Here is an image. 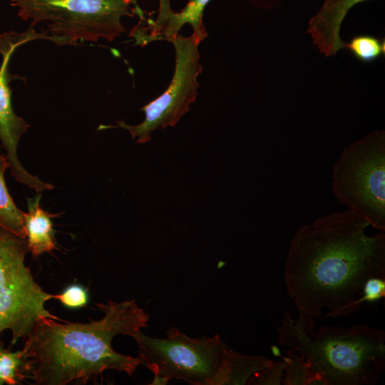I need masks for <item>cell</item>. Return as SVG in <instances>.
I'll use <instances>...</instances> for the list:
<instances>
[{"label": "cell", "mask_w": 385, "mask_h": 385, "mask_svg": "<svg viewBox=\"0 0 385 385\" xmlns=\"http://www.w3.org/2000/svg\"><path fill=\"white\" fill-rule=\"evenodd\" d=\"M369 226L361 215L346 210L319 217L295 232L284 281L308 331L324 309L329 318L358 312L366 281L385 278V234L368 235Z\"/></svg>", "instance_id": "1"}, {"label": "cell", "mask_w": 385, "mask_h": 385, "mask_svg": "<svg viewBox=\"0 0 385 385\" xmlns=\"http://www.w3.org/2000/svg\"><path fill=\"white\" fill-rule=\"evenodd\" d=\"M102 318L88 323L38 319L23 347L30 378L36 385L85 384L107 370L133 376L140 365L138 357L115 351L113 339L133 337L148 327L149 315L135 299L98 303Z\"/></svg>", "instance_id": "2"}, {"label": "cell", "mask_w": 385, "mask_h": 385, "mask_svg": "<svg viewBox=\"0 0 385 385\" xmlns=\"http://www.w3.org/2000/svg\"><path fill=\"white\" fill-rule=\"evenodd\" d=\"M277 339L298 353L328 385H371L385 370V332L366 324L324 325L308 333L300 316L284 314Z\"/></svg>", "instance_id": "3"}, {"label": "cell", "mask_w": 385, "mask_h": 385, "mask_svg": "<svg viewBox=\"0 0 385 385\" xmlns=\"http://www.w3.org/2000/svg\"><path fill=\"white\" fill-rule=\"evenodd\" d=\"M10 4L31 26L46 22L47 31L43 33L61 46L100 39L113 42L125 32L122 18L138 14L130 6L135 4L133 0H10Z\"/></svg>", "instance_id": "4"}, {"label": "cell", "mask_w": 385, "mask_h": 385, "mask_svg": "<svg viewBox=\"0 0 385 385\" xmlns=\"http://www.w3.org/2000/svg\"><path fill=\"white\" fill-rule=\"evenodd\" d=\"M332 190L348 210L384 232V130H376L342 150L333 167Z\"/></svg>", "instance_id": "5"}, {"label": "cell", "mask_w": 385, "mask_h": 385, "mask_svg": "<svg viewBox=\"0 0 385 385\" xmlns=\"http://www.w3.org/2000/svg\"><path fill=\"white\" fill-rule=\"evenodd\" d=\"M29 251L26 238L0 226V332H11V344L26 339L40 319L66 321L46 309L54 294L44 292L25 265Z\"/></svg>", "instance_id": "6"}, {"label": "cell", "mask_w": 385, "mask_h": 385, "mask_svg": "<svg viewBox=\"0 0 385 385\" xmlns=\"http://www.w3.org/2000/svg\"><path fill=\"white\" fill-rule=\"evenodd\" d=\"M138 359L153 374L180 379L191 385H205L217 372L228 346L218 334L192 338L175 327L167 338L150 337L139 332Z\"/></svg>", "instance_id": "7"}, {"label": "cell", "mask_w": 385, "mask_h": 385, "mask_svg": "<svg viewBox=\"0 0 385 385\" xmlns=\"http://www.w3.org/2000/svg\"><path fill=\"white\" fill-rule=\"evenodd\" d=\"M202 41L194 34L185 37L178 34L172 41L175 51L174 73L167 89L157 98L140 108L145 119L131 125L123 120L115 125H101L98 130L120 128L129 132L132 139L143 144L148 142L153 131L175 127L190 110L198 94V76L202 71L200 62L199 44Z\"/></svg>", "instance_id": "8"}, {"label": "cell", "mask_w": 385, "mask_h": 385, "mask_svg": "<svg viewBox=\"0 0 385 385\" xmlns=\"http://www.w3.org/2000/svg\"><path fill=\"white\" fill-rule=\"evenodd\" d=\"M21 44L19 40L9 35H0V53L3 56L0 67V140L6 151V158L12 175L19 182L41 193L43 190L53 189L54 186L27 172L19 162L16 153L19 139L30 126L16 115L11 101L9 82L14 79V76L9 72V62L14 51Z\"/></svg>", "instance_id": "9"}, {"label": "cell", "mask_w": 385, "mask_h": 385, "mask_svg": "<svg viewBox=\"0 0 385 385\" xmlns=\"http://www.w3.org/2000/svg\"><path fill=\"white\" fill-rule=\"evenodd\" d=\"M158 14L154 20H148L147 26L135 28L133 36L136 43L145 46L155 41H172L183 26L188 24L201 41L207 36L202 18L205 6L210 0H189L180 11H174L170 0H158Z\"/></svg>", "instance_id": "10"}, {"label": "cell", "mask_w": 385, "mask_h": 385, "mask_svg": "<svg viewBox=\"0 0 385 385\" xmlns=\"http://www.w3.org/2000/svg\"><path fill=\"white\" fill-rule=\"evenodd\" d=\"M364 1L324 0L319 11L309 20L307 31L321 53L331 57L344 48L345 42L339 35L342 21L351 7Z\"/></svg>", "instance_id": "11"}, {"label": "cell", "mask_w": 385, "mask_h": 385, "mask_svg": "<svg viewBox=\"0 0 385 385\" xmlns=\"http://www.w3.org/2000/svg\"><path fill=\"white\" fill-rule=\"evenodd\" d=\"M272 361L260 355L240 354L227 346L217 372L205 385H246L255 373Z\"/></svg>", "instance_id": "12"}, {"label": "cell", "mask_w": 385, "mask_h": 385, "mask_svg": "<svg viewBox=\"0 0 385 385\" xmlns=\"http://www.w3.org/2000/svg\"><path fill=\"white\" fill-rule=\"evenodd\" d=\"M41 195L29 198L28 212H24V225L29 251L34 256L49 252L56 248L51 214L40 207Z\"/></svg>", "instance_id": "13"}, {"label": "cell", "mask_w": 385, "mask_h": 385, "mask_svg": "<svg viewBox=\"0 0 385 385\" xmlns=\"http://www.w3.org/2000/svg\"><path fill=\"white\" fill-rule=\"evenodd\" d=\"M8 167L6 158L0 155V226L26 238L24 212L16 206L5 184L4 172Z\"/></svg>", "instance_id": "14"}, {"label": "cell", "mask_w": 385, "mask_h": 385, "mask_svg": "<svg viewBox=\"0 0 385 385\" xmlns=\"http://www.w3.org/2000/svg\"><path fill=\"white\" fill-rule=\"evenodd\" d=\"M30 378L28 361L23 350L11 351L0 345V385L19 384Z\"/></svg>", "instance_id": "15"}, {"label": "cell", "mask_w": 385, "mask_h": 385, "mask_svg": "<svg viewBox=\"0 0 385 385\" xmlns=\"http://www.w3.org/2000/svg\"><path fill=\"white\" fill-rule=\"evenodd\" d=\"M344 48L358 61L369 63L384 56L385 41L384 38H377L371 35L360 34L345 43Z\"/></svg>", "instance_id": "16"}, {"label": "cell", "mask_w": 385, "mask_h": 385, "mask_svg": "<svg viewBox=\"0 0 385 385\" xmlns=\"http://www.w3.org/2000/svg\"><path fill=\"white\" fill-rule=\"evenodd\" d=\"M285 363L284 385H308L309 379L314 376L307 362L295 351L289 349L287 356L278 354Z\"/></svg>", "instance_id": "17"}, {"label": "cell", "mask_w": 385, "mask_h": 385, "mask_svg": "<svg viewBox=\"0 0 385 385\" xmlns=\"http://www.w3.org/2000/svg\"><path fill=\"white\" fill-rule=\"evenodd\" d=\"M285 363L272 361L265 369L255 373L248 380V385H281L284 374Z\"/></svg>", "instance_id": "18"}, {"label": "cell", "mask_w": 385, "mask_h": 385, "mask_svg": "<svg viewBox=\"0 0 385 385\" xmlns=\"http://www.w3.org/2000/svg\"><path fill=\"white\" fill-rule=\"evenodd\" d=\"M54 299H58L67 308L78 309L86 307L88 294L83 287L72 284L66 287L61 294H54Z\"/></svg>", "instance_id": "19"}, {"label": "cell", "mask_w": 385, "mask_h": 385, "mask_svg": "<svg viewBox=\"0 0 385 385\" xmlns=\"http://www.w3.org/2000/svg\"><path fill=\"white\" fill-rule=\"evenodd\" d=\"M384 296L385 278L371 277L368 279L361 292V299L363 302H376Z\"/></svg>", "instance_id": "20"}, {"label": "cell", "mask_w": 385, "mask_h": 385, "mask_svg": "<svg viewBox=\"0 0 385 385\" xmlns=\"http://www.w3.org/2000/svg\"><path fill=\"white\" fill-rule=\"evenodd\" d=\"M169 380L170 379L166 376L154 374V378L150 385H165Z\"/></svg>", "instance_id": "21"}, {"label": "cell", "mask_w": 385, "mask_h": 385, "mask_svg": "<svg viewBox=\"0 0 385 385\" xmlns=\"http://www.w3.org/2000/svg\"><path fill=\"white\" fill-rule=\"evenodd\" d=\"M133 2H134V3L135 4H136V3L135 2V0H133Z\"/></svg>", "instance_id": "22"}]
</instances>
